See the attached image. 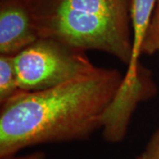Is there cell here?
<instances>
[{
    "instance_id": "6da1fadb",
    "label": "cell",
    "mask_w": 159,
    "mask_h": 159,
    "mask_svg": "<svg viewBox=\"0 0 159 159\" xmlns=\"http://www.w3.org/2000/svg\"><path fill=\"white\" fill-rule=\"evenodd\" d=\"M117 69L96 66L63 84L20 90L0 110V158L43 143L82 141L101 129L122 82Z\"/></svg>"
},
{
    "instance_id": "7a4b0ae2",
    "label": "cell",
    "mask_w": 159,
    "mask_h": 159,
    "mask_svg": "<svg viewBox=\"0 0 159 159\" xmlns=\"http://www.w3.org/2000/svg\"><path fill=\"white\" fill-rule=\"evenodd\" d=\"M41 38L107 53L129 65L131 0H23Z\"/></svg>"
},
{
    "instance_id": "3957f363",
    "label": "cell",
    "mask_w": 159,
    "mask_h": 159,
    "mask_svg": "<svg viewBox=\"0 0 159 159\" xmlns=\"http://www.w3.org/2000/svg\"><path fill=\"white\" fill-rule=\"evenodd\" d=\"M14 61L20 89L24 91L53 88L96 67L85 51L41 37L15 55Z\"/></svg>"
},
{
    "instance_id": "277c9868",
    "label": "cell",
    "mask_w": 159,
    "mask_h": 159,
    "mask_svg": "<svg viewBox=\"0 0 159 159\" xmlns=\"http://www.w3.org/2000/svg\"><path fill=\"white\" fill-rule=\"evenodd\" d=\"M151 72L140 63L135 78L124 80L114 95L102 118V137L111 143L120 142L126 134L132 115L140 102L157 94Z\"/></svg>"
},
{
    "instance_id": "5b68a950",
    "label": "cell",
    "mask_w": 159,
    "mask_h": 159,
    "mask_svg": "<svg viewBox=\"0 0 159 159\" xmlns=\"http://www.w3.org/2000/svg\"><path fill=\"white\" fill-rule=\"evenodd\" d=\"M39 38L23 0H0V55L15 56Z\"/></svg>"
},
{
    "instance_id": "8992f818",
    "label": "cell",
    "mask_w": 159,
    "mask_h": 159,
    "mask_svg": "<svg viewBox=\"0 0 159 159\" xmlns=\"http://www.w3.org/2000/svg\"><path fill=\"white\" fill-rule=\"evenodd\" d=\"M157 0H131V27L133 34V51L127 70L124 75L125 80L135 78L140 65L142 45L150 22Z\"/></svg>"
},
{
    "instance_id": "52a82bcc",
    "label": "cell",
    "mask_w": 159,
    "mask_h": 159,
    "mask_svg": "<svg viewBox=\"0 0 159 159\" xmlns=\"http://www.w3.org/2000/svg\"><path fill=\"white\" fill-rule=\"evenodd\" d=\"M21 90L19 85L14 56L0 55V104Z\"/></svg>"
},
{
    "instance_id": "ba28073f",
    "label": "cell",
    "mask_w": 159,
    "mask_h": 159,
    "mask_svg": "<svg viewBox=\"0 0 159 159\" xmlns=\"http://www.w3.org/2000/svg\"><path fill=\"white\" fill-rule=\"evenodd\" d=\"M142 54L159 56V0L153 11L142 45Z\"/></svg>"
},
{
    "instance_id": "9c48e42d",
    "label": "cell",
    "mask_w": 159,
    "mask_h": 159,
    "mask_svg": "<svg viewBox=\"0 0 159 159\" xmlns=\"http://www.w3.org/2000/svg\"><path fill=\"white\" fill-rule=\"evenodd\" d=\"M136 159H159V127L150 138L143 152Z\"/></svg>"
},
{
    "instance_id": "30bf717a",
    "label": "cell",
    "mask_w": 159,
    "mask_h": 159,
    "mask_svg": "<svg viewBox=\"0 0 159 159\" xmlns=\"http://www.w3.org/2000/svg\"><path fill=\"white\" fill-rule=\"evenodd\" d=\"M46 155L44 152L43 151H35L33 153H30L29 155H25V156H20V157H17V156H12V157H6V158L2 159H45Z\"/></svg>"
}]
</instances>
